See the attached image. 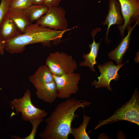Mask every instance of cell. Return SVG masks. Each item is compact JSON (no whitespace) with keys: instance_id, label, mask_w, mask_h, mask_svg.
<instances>
[{"instance_id":"cell-1","label":"cell","mask_w":139,"mask_h":139,"mask_svg":"<svg viewBox=\"0 0 139 139\" xmlns=\"http://www.w3.org/2000/svg\"><path fill=\"white\" fill-rule=\"evenodd\" d=\"M91 104L86 100L70 98L58 103L45 119L46 125L39 137L43 139H68L72 134V123L79 116L75 112L78 108L89 106Z\"/></svg>"},{"instance_id":"cell-2","label":"cell","mask_w":139,"mask_h":139,"mask_svg":"<svg viewBox=\"0 0 139 139\" xmlns=\"http://www.w3.org/2000/svg\"><path fill=\"white\" fill-rule=\"evenodd\" d=\"M72 29L58 30L42 26L36 23H32L25 28L23 33L11 39L3 41L5 51L11 54L21 53L25 50L27 45L38 43L49 47L50 41L61 38L66 32Z\"/></svg>"},{"instance_id":"cell-3","label":"cell","mask_w":139,"mask_h":139,"mask_svg":"<svg viewBox=\"0 0 139 139\" xmlns=\"http://www.w3.org/2000/svg\"><path fill=\"white\" fill-rule=\"evenodd\" d=\"M121 120H126L139 125V93L137 88L128 101L115 111L109 118L100 121L94 129Z\"/></svg>"},{"instance_id":"cell-4","label":"cell","mask_w":139,"mask_h":139,"mask_svg":"<svg viewBox=\"0 0 139 139\" xmlns=\"http://www.w3.org/2000/svg\"><path fill=\"white\" fill-rule=\"evenodd\" d=\"M45 63L53 75L57 76L74 73L77 67L76 60L72 56L58 51L50 53Z\"/></svg>"},{"instance_id":"cell-5","label":"cell","mask_w":139,"mask_h":139,"mask_svg":"<svg viewBox=\"0 0 139 139\" xmlns=\"http://www.w3.org/2000/svg\"><path fill=\"white\" fill-rule=\"evenodd\" d=\"M10 103L16 113H21V118L24 121H29L35 118H43L48 114L33 104L31 100V92L29 89L26 90L22 97L13 99L10 101Z\"/></svg>"},{"instance_id":"cell-6","label":"cell","mask_w":139,"mask_h":139,"mask_svg":"<svg viewBox=\"0 0 139 139\" xmlns=\"http://www.w3.org/2000/svg\"><path fill=\"white\" fill-rule=\"evenodd\" d=\"M65 14V11L61 7H49L45 14L37 20L36 23L51 29L65 30L68 29V21Z\"/></svg>"},{"instance_id":"cell-7","label":"cell","mask_w":139,"mask_h":139,"mask_svg":"<svg viewBox=\"0 0 139 139\" xmlns=\"http://www.w3.org/2000/svg\"><path fill=\"white\" fill-rule=\"evenodd\" d=\"M57 88V98L60 99L70 98L79 91L78 83L81 75L74 72L57 76L53 75Z\"/></svg>"},{"instance_id":"cell-8","label":"cell","mask_w":139,"mask_h":139,"mask_svg":"<svg viewBox=\"0 0 139 139\" xmlns=\"http://www.w3.org/2000/svg\"><path fill=\"white\" fill-rule=\"evenodd\" d=\"M127 62L116 65L112 62L109 61L103 64L99 65L98 66L101 73L100 75L98 77V81L94 80L92 83L91 86H94L96 89L105 87L109 90L111 91L112 89L110 85L111 81L119 79L120 75L118 71Z\"/></svg>"},{"instance_id":"cell-9","label":"cell","mask_w":139,"mask_h":139,"mask_svg":"<svg viewBox=\"0 0 139 139\" xmlns=\"http://www.w3.org/2000/svg\"><path fill=\"white\" fill-rule=\"evenodd\" d=\"M124 20L123 24L117 26L122 39L126 29L139 21V0H118Z\"/></svg>"},{"instance_id":"cell-10","label":"cell","mask_w":139,"mask_h":139,"mask_svg":"<svg viewBox=\"0 0 139 139\" xmlns=\"http://www.w3.org/2000/svg\"><path fill=\"white\" fill-rule=\"evenodd\" d=\"M109 10L104 21L102 23L103 25L107 26L106 32L105 41L109 44L108 36L109 32L111 26L117 25L118 26L122 25L124 23V20L122 16L120 3L118 0H108Z\"/></svg>"},{"instance_id":"cell-11","label":"cell","mask_w":139,"mask_h":139,"mask_svg":"<svg viewBox=\"0 0 139 139\" xmlns=\"http://www.w3.org/2000/svg\"><path fill=\"white\" fill-rule=\"evenodd\" d=\"M139 21H137L132 27L129 26L127 29L128 31L126 36L122 39V41L118 46L114 50L108 54L110 59L114 60L117 65L121 64L123 56L129 49L131 39V33L137 25L138 24Z\"/></svg>"},{"instance_id":"cell-12","label":"cell","mask_w":139,"mask_h":139,"mask_svg":"<svg viewBox=\"0 0 139 139\" xmlns=\"http://www.w3.org/2000/svg\"><path fill=\"white\" fill-rule=\"evenodd\" d=\"M28 79L36 89L46 84L54 81L53 74L46 65L39 66Z\"/></svg>"},{"instance_id":"cell-13","label":"cell","mask_w":139,"mask_h":139,"mask_svg":"<svg viewBox=\"0 0 139 139\" xmlns=\"http://www.w3.org/2000/svg\"><path fill=\"white\" fill-rule=\"evenodd\" d=\"M22 33L13 21L6 15L0 25V37L2 41L11 39Z\"/></svg>"},{"instance_id":"cell-14","label":"cell","mask_w":139,"mask_h":139,"mask_svg":"<svg viewBox=\"0 0 139 139\" xmlns=\"http://www.w3.org/2000/svg\"><path fill=\"white\" fill-rule=\"evenodd\" d=\"M99 29L98 28V30L97 29L94 30L91 33L92 36L93 38V41L91 44H89L90 49V51L87 54H83L82 56L83 58L85 60L79 64L80 66L89 67L90 69L93 72L95 71L94 65L98 64L96 59L98 56L100 44L102 40L99 43H96L95 41L94 36L97 33V31Z\"/></svg>"},{"instance_id":"cell-15","label":"cell","mask_w":139,"mask_h":139,"mask_svg":"<svg viewBox=\"0 0 139 139\" xmlns=\"http://www.w3.org/2000/svg\"><path fill=\"white\" fill-rule=\"evenodd\" d=\"M36 94L39 99L47 103H52L58 96L57 86L54 81L37 89Z\"/></svg>"},{"instance_id":"cell-16","label":"cell","mask_w":139,"mask_h":139,"mask_svg":"<svg viewBox=\"0 0 139 139\" xmlns=\"http://www.w3.org/2000/svg\"><path fill=\"white\" fill-rule=\"evenodd\" d=\"M6 15L13 21L22 33L28 26L32 23L29 21L22 10L10 8Z\"/></svg>"},{"instance_id":"cell-17","label":"cell","mask_w":139,"mask_h":139,"mask_svg":"<svg viewBox=\"0 0 139 139\" xmlns=\"http://www.w3.org/2000/svg\"><path fill=\"white\" fill-rule=\"evenodd\" d=\"M48 8L44 4L32 5L24 11L29 21L32 23L38 20L45 14Z\"/></svg>"},{"instance_id":"cell-18","label":"cell","mask_w":139,"mask_h":139,"mask_svg":"<svg viewBox=\"0 0 139 139\" xmlns=\"http://www.w3.org/2000/svg\"><path fill=\"white\" fill-rule=\"evenodd\" d=\"M91 117L83 115L82 124L78 127L72 128V134L75 139H90V138L86 132V127Z\"/></svg>"},{"instance_id":"cell-19","label":"cell","mask_w":139,"mask_h":139,"mask_svg":"<svg viewBox=\"0 0 139 139\" xmlns=\"http://www.w3.org/2000/svg\"><path fill=\"white\" fill-rule=\"evenodd\" d=\"M31 5V0H13L11 2L10 8L24 10Z\"/></svg>"},{"instance_id":"cell-20","label":"cell","mask_w":139,"mask_h":139,"mask_svg":"<svg viewBox=\"0 0 139 139\" xmlns=\"http://www.w3.org/2000/svg\"><path fill=\"white\" fill-rule=\"evenodd\" d=\"M11 0H1L0 4V25L10 9Z\"/></svg>"},{"instance_id":"cell-21","label":"cell","mask_w":139,"mask_h":139,"mask_svg":"<svg viewBox=\"0 0 139 139\" xmlns=\"http://www.w3.org/2000/svg\"><path fill=\"white\" fill-rule=\"evenodd\" d=\"M44 121L43 118H35L31 120L29 122L32 126V129L31 132L29 135L23 139H34L37 128L39 125Z\"/></svg>"},{"instance_id":"cell-22","label":"cell","mask_w":139,"mask_h":139,"mask_svg":"<svg viewBox=\"0 0 139 139\" xmlns=\"http://www.w3.org/2000/svg\"><path fill=\"white\" fill-rule=\"evenodd\" d=\"M62 0H45L44 5L47 7H58Z\"/></svg>"},{"instance_id":"cell-23","label":"cell","mask_w":139,"mask_h":139,"mask_svg":"<svg viewBox=\"0 0 139 139\" xmlns=\"http://www.w3.org/2000/svg\"><path fill=\"white\" fill-rule=\"evenodd\" d=\"M32 5H41L44 4L45 0H31Z\"/></svg>"},{"instance_id":"cell-24","label":"cell","mask_w":139,"mask_h":139,"mask_svg":"<svg viewBox=\"0 0 139 139\" xmlns=\"http://www.w3.org/2000/svg\"><path fill=\"white\" fill-rule=\"evenodd\" d=\"M4 46L2 40L0 37V55H3L4 53Z\"/></svg>"},{"instance_id":"cell-25","label":"cell","mask_w":139,"mask_h":139,"mask_svg":"<svg viewBox=\"0 0 139 139\" xmlns=\"http://www.w3.org/2000/svg\"><path fill=\"white\" fill-rule=\"evenodd\" d=\"M13 0H11V1H12Z\"/></svg>"}]
</instances>
